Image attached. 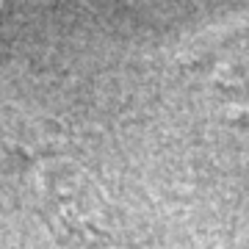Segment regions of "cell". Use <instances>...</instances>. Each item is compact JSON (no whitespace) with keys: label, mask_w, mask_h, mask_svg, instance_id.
<instances>
[{"label":"cell","mask_w":249,"mask_h":249,"mask_svg":"<svg viewBox=\"0 0 249 249\" xmlns=\"http://www.w3.org/2000/svg\"><path fill=\"white\" fill-rule=\"evenodd\" d=\"M39 213L61 249H139L122 205L97 175L67 158H45L34 169Z\"/></svg>","instance_id":"6da1fadb"}]
</instances>
